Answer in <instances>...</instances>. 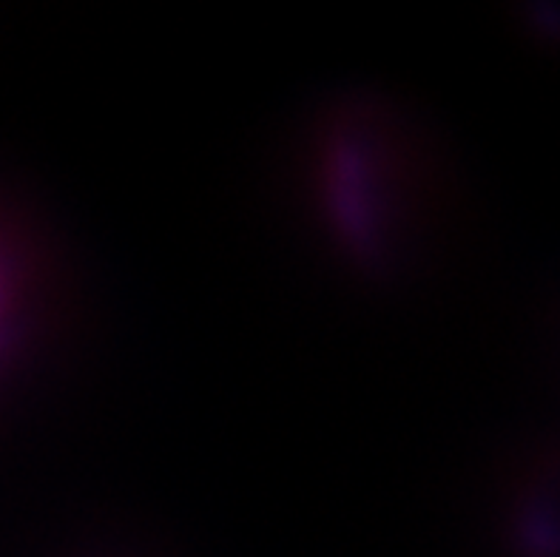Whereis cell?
<instances>
[{
	"label": "cell",
	"instance_id": "cell-1",
	"mask_svg": "<svg viewBox=\"0 0 560 557\" xmlns=\"http://www.w3.org/2000/svg\"><path fill=\"white\" fill-rule=\"evenodd\" d=\"M288 205L322 268L359 297H401L439 240L447 179L412 103L384 89L325 94L284 156Z\"/></svg>",
	"mask_w": 560,
	"mask_h": 557
},
{
	"label": "cell",
	"instance_id": "cell-2",
	"mask_svg": "<svg viewBox=\"0 0 560 557\" xmlns=\"http://www.w3.org/2000/svg\"><path fill=\"white\" fill-rule=\"evenodd\" d=\"M83 293L74 256L51 217L0 190V404L78 339Z\"/></svg>",
	"mask_w": 560,
	"mask_h": 557
},
{
	"label": "cell",
	"instance_id": "cell-3",
	"mask_svg": "<svg viewBox=\"0 0 560 557\" xmlns=\"http://www.w3.org/2000/svg\"><path fill=\"white\" fill-rule=\"evenodd\" d=\"M85 557H122V555H108V552H103V555H85Z\"/></svg>",
	"mask_w": 560,
	"mask_h": 557
}]
</instances>
